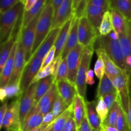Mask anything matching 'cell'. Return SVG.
I'll return each mask as SVG.
<instances>
[{
	"mask_svg": "<svg viewBox=\"0 0 131 131\" xmlns=\"http://www.w3.org/2000/svg\"><path fill=\"white\" fill-rule=\"evenodd\" d=\"M129 80L130 78L126 72H122L112 81L117 90L122 107L126 115L129 104Z\"/></svg>",
	"mask_w": 131,
	"mask_h": 131,
	"instance_id": "8992f818",
	"label": "cell"
},
{
	"mask_svg": "<svg viewBox=\"0 0 131 131\" xmlns=\"http://www.w3.org/2000/svg\"><path fill=\"white\" fill-rule=\"evenodd\" d=\"M90 0H81L75 12V15L79 19L86 16V8L89 3Z\"/></svg>",
	"mask_w": 131,
	"mask_h": 131,
	"instance_id": "ee69618b",
	"label": "cell"
},
{
	"mask_svg": "<svg viewBox=\"0 0 131 131\" xmlns=\"http://www.w3.org/2000/svg\"><path fill=\"white\" fill-rule=\"evenodd\" d=\"M108 10L107 9L99 6H94L91 4H88L86 11V17L91 23L96 31L99 33L100 25L101 24L104 15Z\"/></svg>",
	"mask_w": 131,
	"mask_h": 131,
	"instance_id": "d6986e66",
	"label": "cell"
},
{
	"mask_svg": "<svg viewBox=\"0 0 131 131\" xmlns=\"http://www.w3.org/2000/svg\"><path fill=\"white\" fill-rule=\"evenodd\" d=\"M110 8L121 14L127 21H131V0H110Z\"/></svg>",
	"mask_w": 131,
	"mask_h": 131,
	"instance_id": "7402d4cb",
	"label": "cell"
},
{
	"mask_svg": "<svg viewBox=\"0 0 131 131\" xmlns=\"http://www.w3.org/2000/svg\"><path fill=\"white\" fill-rule=\"evenodd\" d=\"M97 101H85L86 115L87 119L92 129L94 130H101L102 123L101 119L96 110Z\"/></svg>",
	"mask_w": 131,
	"mask_h": 131,
	"instance_id": "44dd1931",
	"label": "cell"
},
{
	"mask_svg": "<svg viewBox=\"0 0 131 131\" xmlns=\"http://www.w3.org/2000/svg\"><path fill=\"white\" fill-rule=\"evenodd\" d=\"M92 130L93 131H102V129H101V130H94V129H92Z\"/></svg>",
	"mask_w": 131,
	"mask_h": 131,
	"instance_id": "be15d7a7",
	"label": "cell"
},
{
	"mask_svg": "<svg viewBox=\"0 0 131 131\" xmlns=\"http://www.w3.org/2000/svg\"><path fill=\"white\" fill-rule=\"evenodd\" d=\"M62 60L63 58L61 55L58 56V57H56L54 58V60H53V72H52V76L54 78L55 77H56L58 70L59 67H60Z\"/></svg>",
	"mask_w": 131,
	"mask_h": 131,
	"instance_id": "7dc6e473",
	"label": "cell"
},
{
	"mask_svg": "<svg viewBox=\"0 0 131 131\" xmlns=\"http://www.w3.org/2000/svg\"><path fill=\"white\" fill-rule=\"evenodd\" d=\"M69 106L67 104L62 97L58 93L57 96L56 97L54 102L53 107H52V112L53 113L54 118H57L58 116L62 115L65 111L68 109Z\"/></svg>",
	"mask_w": 131,
	"mask_h": 131,
	"instance_id": "836d02e7",
	"label": "cell"
},
{
	"mask_svg": "<svg viewBox=\"0 0 131 131\" xmlns=\"http://www.w3.org/2000/svg\"><path fill=\"white\" fill-rule=\"evenodd\" d=\"M6 93V98H11L13 97H19L21 94L20 89V83L8 85L5 88Z\"/></svg>",
	"mask_w": 131,
	"mask_h": 131,
	"instance_id": "f35d334b",
	"label": "cell"
},
{
	"mask_svg": "<svg viewBox=\"0 0 131 131\" xmlns=\"http://www.w3.org/2000/svg\"><path fill=\"white\" fill-rule=\"evenodd\" d=\"M17 47V40L15 42V45L13 47L12 51L8 59L7 60L6 63L4 65L3 68L1 71V75H0V87L1 88H5L8 85L9 81H10L12 74L13 69H14V59H15V53H16Z\"/></svg>",
	"mask_w": 131,
	"mask_h": 131,
	"instance_id": "2e32d148",
	"label": "cell"
},
{
	"mask_svg": "<svg viewBox=\"0 0 131 131\" xmlns=\"http://www.w3.org/2000/svg\"><path fill=\"white\" fill-rule=\"evenodd\" d=\"M94 48L93 46L84 47L83 52L81 63L78 70L76 75V80L75 84L78 90V94L80 95L83 98H85L86 93V75L89 70L91 60L93 56Z\"/></svg>",
	"mask_w": 131,
	"mask_h": 131,
	"instance_id": "277c9868",
	"label": "cell"
},
{
	"mask_svg": "<svg viewBox=\"0 0 131 131\" xmlns=\"http://www.w3.org/2000/svg\"><path fill=\"white\" fill-rule=\"evenodd\" d=\"M115 92H117L116 88L113 84V82L111 81V79L105 74L102 79L100 80L98 89H97L96 99H98L100 97H103L104 96L109 93H115Z\"/></svg>",
	"mask_w": 131,
	"mask_h": 131,
	"instance_id": "f1b7e54d",
	"label": "cell"
},
{
	"mask_svg": "<svg viewBox=\"0 0 131 131\" xmlns=\"http://www.w3.org/2000/svg\"><path fill=\"white\" fill-rule=\"evenodd\" d=\"M0 99H1V101L3 102L6 99V93L5 88H1L0 89Z\"/></svg>",
	"mask_w": 131,
	"mask_h": 131,
	"instance_id": "6f0895ef",
	"label": "cell"
},
{
	"mask_svg": "<svg viewBox=\"0 0 131 131\" xmlns=\"http://www.w3.org/2000/svg\"><path fill=\"white\" fill-rule=\"evenodd\" d=\"M102 131H104V130H102Z\"/></svg>",
	"mask_w": 131,
	"mask_h": 131,
	"instance_id": "e7e4bbea",
	"label": "cell"
},
{
	"mask_svg": "<svg viewBox=\"0 0 131 131\" xmlns=\"http://www.w3.org/2000/svg\"><path fill=\"white\" fill-rule=\"evenodd\" d=\"M43 116L40 112L28 114L22 124V131H29L40 126L43 123Z\"/></svg>",
	"mask_w": 131,
	"mask_h": 131,
	"instance_id": "d4e9b609",
	"label": "cell"
},
{
	"mask_svg": "<svg viewBox=\"0 0 131 131\" xmlns=\"http://www.w3.org/2000/svg\"><path fill=\"white\" fill-rule=\"evenodd\" d=\"M54 16V11L51 0H46L44 7L41 12L37 22L35 38L31 50V56L34 54L51 30Z\"/></svg>",
	"mask_w": 131,
	"mask_h": 131,
	"instance_id": "7a4b0ae2",
	"label": "cell"
},
{
	"mask_svg": "<svg viewBox=\"0 0 131 131\" xmlns=\"http://www.w3.org/2000/svg\"><path fill=\"white\" fill-rule=\"evenodd\" d=\"M127 117L129 130L131 131V76L129 80V104Z\"/></svg>",
	"mask_w": 131,
	"mask_h": 131,
	"instance_id": "c3c4849f",
	"label": "cell"
},
{
	"mask_svg": "<svg viewBox=\"0 0 131 131\" xmlns=\"http://www.w3.org/2000/svg\"><path fill=\"white\" fill-rule=\"evenodd\" d=\"M51 128H52V124H50V125L47 127V129H46L44 131H52L51 130Z\"/></svg>",
	"mask_w": 131,
	"mask_h": 131,
	"instance_id": "6125c7cd",
	"label": "cell"
},
{
	"mask_svg": "<svg viewBox=\"0 0 131 131\" xmlns=\"http://www.w3.org/2000/svg\"><path fill=\"white\" fill-rule=\"evenodd\" d=\"M110 0H90L88 4L104 8L107 10H110Z\"/></svg>",
	"mask_w": 131,
	"mask_h": 131,
	"instance_id": "bcb514c9",
	"label": "cell"
},
{
	"mask_svg": "<svg viewBox=\"0 0 131 131\" xmlns=\"http://www.w3.org/2000/svg\"><path fill=\"white\" fill-rule=\"evenodd\" d=\"M84 49V46L78 43V44L69 52L67 57L66 58L69 69L68 79L74 84L76 80L78 70L81 63Z\"/></svg>",
	"mask_w": 131,
	"mask_h": 131,
	"instance_id": "30bf717a",
	"label": "cell"
},
{
	"mask_svg": "<svg viewBox=\"0 0 131 131\" xmlns=\"http://www.w3.org/2000/svg\"><path fill=\"white\" fill-rule=\"evenodd\" d=\"M86 84H89V85H92V84H93L95 83L94 78L86 77Z\"/></svg>",
	"mask_w": 131,
	"mask_h": 131,
	"instance_id": "91938a15",
	"label": "cell"
},
{
	"mask_svg": "<svg viewBox=\"0 0 131 131\" xmlns=\"http://www.w3.org/2000/svg\"><path fill=\"white\" fill-rule=\"evenodd\" d=\"M17 40V47L16 53L14 59L12 74L9 81L8 85L15 84V83H20V78L26 65L24 48L21 41V30L18 35Z\"/></svg>",
	"mask_w": 131,
	"mask_h": 131,
	"instance_id": "52a82bcc",
	"label": "cell"
},
{
	"mask_svg": "<svg viewBox=\"0 0 131 131\" xmlns=\"http://www.w3.org/2000/svg\"><path fill=\"white\" fill-rule=\"evenodd\" d=\"M63 1V0H51V3H52V6H53L54 11V15L57 12L58 9L59 8L61 4L62 3Z\"/></svg>",
	"mask_w": 131,
	"mask_h": 131,
	"instance_id": "db71d44e",
	"label": "cell"
},
{
	"mask_svg": "<svg viewBox=\"0 0 131 131\" xmlns=\"http://www.w3.org/2000/svg\"><path fill=\"white\" fill-rule=\"evenodd\" d=\"M119 107H120V101L118 97L117 101L114 104L111 110H110L106 120L102 125L116 127L119 116Z\"/></svg>",
	"mask_w": 131,
	"mask_h": 131,
	"instance_id": "4dcf8cb0",
	"label": "cell"
},
{
	"mask_svg": "<svg viewBox=\"0 0 131 131\" xmlns=\"http://www.w3.org/2000/svg\"><path fill=\"white\" fill-rule=\"evenodd\" d=\"M102 98H103L104 101L106 103L107 107L110 110L112 106H113L114 104L117 101L118 99V92L111 93L104 96Z\"/></svg>",
	"mask_w": 131,
	"mask_h": 131,
	"instance_id": "7bdbcfd3",
	"label": "cell"
},
{
	"mask_svg": "<svg viewBox=\"0 0 131 131\" xmlns=\"http://www.w3.org/2000/svg\"><path fill=\"white\" fill-rule=\"evenodd\" d=\"M81 1V0H73V10H74V14H75V11H76V9L78 8Z\"/></svg>",
	"mask_w": 131,
	"mask_h": 131,
	"instance_id": "680465c9",
	"label": "cell"
},
{
	"mask_svg": "<svg viewBox=\"0 0 131 131\" xmlns=\"http://www.w3.org/2000/svg\"><path fill=\"white\" fill-rule=\"evenodd\" d=\"M49 125H45V124H42L40 126L38 127H37V128H35V129H31V130H30L29 131H44L46 129H47V127L49 126Z\"/></svg>",
	"mask_w": 131,
	"mask_h": 131,
	"instance_id": "9f6ffc18",
	"label": "cell"
},
{
	"mask_svg": "<svg viewBox=\"0 0 131 131\" xmlns=\"http://www.w3.org/2000/svg\"><path fill=\"white\" fill-rule=\"evenodd\" d=\"M55 54H56V47L54 46L50 50L49 52L47 53V54L46 55V57L43 58V63H42L40 69H44L45 67L48 66L49 64H51L53 61V60L55 58Z\"/></svg>",
	"mask_w": 131,
	"mask_h": 131,
	"instance_id": "f6af8a7d",
	"label": "cell"
},
{
	"mask_svg": "<svg viewBox=\"0 0 131 131\" xmlns=\"http://www.w3.org/2000/svg\"><path fill=\"white\" fill-rule=\"evenodd\" d=\"M40 13L38 14L25 28L21 29V41L24 48L26 63L29 62L31 58V50L35 38L36 28Z\"/></svg>",
	"mask_w": 131,
	"mask_h": 131,
	"instance_id": "ba28073f",
	"label": "cell"
},
{
	"mask_svg": "<svg viewBox=\"0 0 131 131\" xmlns=\"http://www.w3.org/2000/svg\"><path fill=\"white\" fill-rule=\"evenodd\" d=\"M56 84L58 94L62 97L68 106H71L74 102L75 97L78 93L75 84L69 79L60 81L56 83Z\"/></svg>",
	"mask_w": 131,
	"mask_h": 131,
	"instance_id": "5bb4252c",
	"label": "cell"
},
{
	"mask_svg": "<svg viewBox=\"0 0 131 131\" xmlns=\"http://www.w3.org/2000/svg\"><path fill=\"white\" fill-rule=\"evenodd\" d=\"M61 28H54L50 31L48 35L46 37L44 40L42 42L40 46L38 48V49L36 51L34 54L31 56L32 58H39L43 59L46 57L50 50L51 49L52 47L54 46L55 42L57 38L58 35L59 34Z\"/></svg>",
	"mask_w": 131,
	"mask_h": 131,
	"instance_id": "9a60e30c",
	"label": "cell"
},
{
	"mask_svg": "<svg viewBox=\"0 0 131 131\" xmlns=\"http://www.w3.org/2000/svg\"><path fill=\"white\" fill-rule=\"evenodd\" d=\"M43 59L32 58L26 63L20 80V89L21 93L32 84L35 77L40 70Z\"/></svg>",
	"mask_w": 131,
	"mask_h": 131,
	"instance_id": "9c48e42d",
	"label": "cell"
},
{
	"mask_svg": "<svg viewBox=\"0 0 131 131\" xmlns=\"http://www.w3.org/2000/svg\"><path fill=\"white\" fill-rule=\"evenodd\" d=\"M38 82L32 83L19 96V116L21 126L34 103L36 88Z\"/></svg>",
	"mask_w": 131,
	"mask_h": 131,
	"instance_id": "8fae6325",
	"label": "cell"
},
{
	"mask_svg": "<svg viewBox=\"0 0 131 131\" xmlns=\"http://www.w3.org/2000/svg\"><path fill=\"white\" fill-rule=\"evenodd\" d=\"M68 74H69V69H68L67 58L63 59L54 78V82L57 83L60 81L68 79Z\"/></svg>",
	"mask_w": 131,
	"mask_h": 131,
	"instance_id": "8d00e7d4",
	"label": "cell"
},
{
	"mask_svg": "<svg viewBox=\"0 0 131 131\" xmlns=\"http://www.w3.org/2000/svg\"><path fill=\"white\" fill-rule=\"evenodd\" d=\"M99 33L91 24L86 16L79 19L78 26V43L84 47L94 46Z\"/></svg>",
	"mask_w": 131,
	"mask_h": 131,
	"instance_id": "5b68a950",
	"label": "cell"
},
{
	"mask_svg": "<svg viewBox=\"0 0 131 131\" xmlns=\"http://www.w3.org/2000/svg\"><path fill=\"white\" fill-rule=\"evenodd\" d=\"M24 11V4L20 1L6 12L1 14L0 38L1 43L10 38L17 22L23 15Z\"/></svg>",
	"mask_w": 131,
	"mask_h": 131,
	"instance_id": "3957f363",
	"label": "cell"
},
{
	"mask_svg": "<svg viewBox=\"0 0 131 131\" xmlns=\"http://www.w3.org/2000/svg\"><path fill=\"white\" fill-rule=\"evenodd\" d=\"M79 18L77 17L75 15H74L69 37H68L66 44H65L62 53H61V56H62L63 59L66 58L69 52L78 44V26H79Z\"/></svg>",
	"mask_w": 131,
	"mask_h": 131,
	"instance_id": "ac0fdd59",
	"label": "cell"
},
{
	"mask_svg": "<svg viewBox=\"0 0 131 131\" xmlns=\"http://www.w3.org/2000/svg\"><path fill=\"white\" fill-rule=\"evenodd\" d=\"M94 70H93L92 69H90L88 71L87 73L86 77H91V78H93V75H94Z\"/></svg>",
	"mask_w": 131,
	"mask_h": 131,
	"instance_id": "94428289",
	"label": "cell"
},
{
	"mask_svg": "<svg viewBox=\"0 0 131 131\" xmlns=\"http://www.w3.org/2000/svg\"><path fill=\"white\" fill-rule=\"evenodd\" d=\"M74 15L73 0H63L55 14L51 29L61 28L63 24Z\"/></svg>",
	"mask_w": 131,
	"mask_h": 131,
	"instance_id": "4fadbf2b",
	"label": "cell"
},
{
	"mask_svg": "<svg viewBox=\"0 0 131 131\" xmlns=\"http://www.w3.org/2000/svg\"><path fill=\"white\" fill-rule=\"evenodd\" d=\"M17 38L16 37H10L8 40L1 43V52H0V70L1 71L11 54L13 47L17 40Z\"/></svg>",
	"mask_w": 131,
	"mask_h": 131,
	"instance_id": "f546056e",
	"label": "cell"
},
{
	"mask_svg": "<svg viewBox=\"0 0 131 131\" xmlns=\"http://www.w3.org/2000/svg\"><path fill=\"white\" fill-rule=\"evenodd\" d=\"M114 30L111 19L110 10L104 14L101 24L99 29V34L101 36H106Z\"/></svg>",
	"mask_w": 131,
	"mask_h": 131,
	"instance_id": "d6a6232c",
	"label": "cell"
},
{
	"mask_svg": "<svg viewBox=\"0 0 131 131\" xmlns=\"http://www.w3.org/2000/svg\"><path fill=\"white\" fill-rule=\"evenodd\" d=\"M78 131H93L90 125L89 124V122H88L86 115L84 116L81 125L80 127L78 129Z\"/></svg>",
	"mask_w": 131,
	"mask_h": 131,
	"instance_id": "681fc988",
	"label": "cell"
},
{
	"mask_svg": "<svg viewBox=\"0 0 131 131\" xmlns=\"http://www.w3.org/2000/svg\"><path fill=\"white\" fill-rule=\"evenodd\" d=\"M94 72L96 76L99 80H101L105 74V66L103 60L101 56H98L94 67Z\"/></svg>",
	"mask_w": 131,
	"mask_h": 131,
	"instance_id": "ab89813d",
	"label": "cell"
},
{
	"mask_svg": "<svg viewBox=\"0 0 131 131\" xmlns=\"http://www.w3.org/2000/svg\"><path fill=\"white\" fill-rule=\"evenodd\" d=\"M38 0H23L22 2L24 4V11H29L37 4Z\"/></svg>",
	"mask_w": 131,
	"mask_h": 131,
	"instance_id": "f907efd6",
	"label": "cell"
},
{
	"mask_svg": "<svg viewBox=\"0 0 131 131\" xmlns=\"http://www.w3.org/2000/svg\"><path fill=\"white\" fill-rule=\"evenodd\" d=\"M73 111L77 127L79 129L86 115V107L85 100L78 93L75 97L73 102Z\"/></svg>",
	"mask_w": 131,
	"mask_h": 131,
	"instance_id": "603a6c76",
	"label": "cell"
},
{
	"mask_svg": "<svg viewBox=\"0 0 131 131\" xmlns=\"http://www.w3.org/2000/svg\"><path fill=\"white\" fill-rule=\"evenodd\" d=\"M52 72H53V61L51 64H49L48 66L45 67L44 69H40L39 70V72L37 73L36 76L35 77L32 83H37L41 79H44V78H47L49 75H52Z\"/></svg>",
	"mask_w": 131,
	"mask_h": 131,
	"instance_id": "74e56055",
	"label": "cell"
},
{
	"mask_svg": "<svg viewBox=\"0 0 131 131\" xmlns=\"http://www.w3.org/2000/svg\"><path fill=\"white\" fill-rule=\"evenodd\" d=\"M63 131H78L73 111L68 118L67 121L64 127Z\"/></svg>",
	"mask_w": 131,
	"mask_h": 131,
	"instance_id": "b9f144b4",
	"label": "cell"
},
{
	"mask_svg": "<svg viewBox=\"0 0 131 131\" xmlns=\"http://www.w3.org/2000/svg\"><path fill=\"white\" fill-rule=\"evenodd\" d=\"M74 16L69 19L68 21H67L65 24H63L62 27L60 29L59 34L58 35L57 38L55 42L54 46L56 47V54H55V58L61 55L64 47H65V44H66L67 40L69 37V33H70V28H71L73 18Z\"/></svg>",
	"mask_w": 131,
	"mask_h": 131,
	"instance_id": "ffe728a7",
	"label": "cell"
},
{
	"mask_svg": "<svg viewBox=\"0 0 131 131\" xmlns=\"http://www.w3.org/2000/svg\"><path fill=\"white\" fill-rule=\"evenodd\" d=\"M119 40L125 59L131 56V21H127L126 30L119 35Z\"/></svg>",
	"mask_w": 131,
	"mask_h": 131,
	"instance_id": "83f0119b",
	"label": "cell"
},
{
	"mask_svg": "<svg viewBox=\"0 0 131 131\" xmlns=\"http://www.w3.org/2000/svg\"><path fill=\"white\" fill-rule=\"evenodd\" d=\"M73 111V104L68 107L67 110L60 116L55 119L54 121L52 123V131H63L64 127L66 124L69 115Z\"/></svg>",
	"mask_w": 131,
	"mask_h": 131,
	"instance_id": "1f68e13d",
	"label": "cell"
},
{
	"mask_svg": "<svg viewBox=\"0 0 131 131\" xmlns=\"http://www.w3.org/2000/svg\"><path fill=\"white\" fill-rule=\"evenodd\" d=\"M54 82V78L52 75H49L38 81L37 88H36L35 95L34 103L32 107L37 106L41 99L48 92Z\"/></svg>",
	"mask_w": 131,
	"mask_h": 131,
	"instance_id": "cb8c5ba5",
	"label": "cell"
},
{
	"mask_svg": "<svg viewBox=\"0 0 131 131\" xmlns=\"http://www.w3.org/2000/svg\"><path fill=\"white\" fill-rule=\"evenodd\" d=\"M110 12L114 31L118 36L120 35L126 30L127 20L121 14L113 9H110Z\"/></svg>",
	"mask_w": 131,
	"mask_h": 131,
	"instance_id": "4316f807",
	"label": "cell"
},
{
	"mask_svg": "<svg viewBox=\"0 0 131 131\" xmlns=\"http://www.w3.org/2000/svg\"><path fill=\"white\" fill-rule=\"evenodd\" d=\"M119 101H120V100H119ZM116 128H117L118 131H130L129 124H128L127 117L126 114L125 113L122 107L120 101V107H119V116Z\"/></svg>",
	"mask_w": 131,
	"mask_h": 131,
	"instance_id": "d590c367",
	"label": "cell"
},
{
	"mask_svg": "<svg viewBox=\"0 0 131 131\" xmlns=\"http://www.w3.org/2000/svg\"><path fill=\"white\" fill-rule=\"evenodd\" d=\"M46 0H38L35 5L29 11H24L23 15V24L22 29L25 28L38 14L42 12V9L44 7Z\"/></svg>",
	"mask_w": 131,
	"mask_h": 131,
	"instance_id": "484cf974",
	"label": "cell"
},
{
	"mask_svg": "<svg viewBox=\"0 0 131 131\" xmlns=\"http://www.w3.org/2000/svg\"><path fill=\"white\" fill-rule=\"evenodd\" d=\"M8 108V102L7 101H4L3 104L1 105V110H0V127H1V124H2L3 120L5 115L6 114V111H7Z\"/></svg>",
	"mask_w": 131,
	"mask_h": 131,
	"instance_id": "f5cc1de1",
	"label": "cell"
},
{
	"mask_svg": "<svg viewBox=\"0 0 131 131\" xmlns=\"http://www.w3.org/2000/svg\"><path fill=\"white\" fill-rule=\"evenodd\" d=\"M55 120L54 117L53 113H52V111L48 113L46 115H44L43 116V123L42 124H45V125H50L51 124H52L54 121Z\"/></svg>",
	"mask_w": 131,
	"mask_h": 131,
	"instance_id": "816d5d0a",
	"label": "cell"
},
{
	"mask_svg": "<svg viewBox=\"0 0 131 131\" xmlns=\"http://www.w3.org/2000/svg\"><path fill=\"white\" fill-rule=\"evenodd\" d=\"M23 0H1L0 2V13L6 12Z\"/></svg>",
	"mask_w": 131,
	"mask_h": 131,
	"instance_id": "60d3db41",
	"label": "cell"
},
{
	"mask_svg": "<svg viewBox=\"0 0 131 131\" xmlns=\"http://www.w3.org/2000/svg\"><path fill=\"white\" fill-rule=\"evenodd\" d=\"M95 101H97L96 110H97V112L98 113L99 116L101 123L102 124L104 122L105 120H106V118H107V115H108L109 112H110V110H109L108 107L106 106L102 97H100L98 99H96Z\"/></svg>",
	"mask_w": 131,
	"mask_h": 131,
	"instance_id": "e575fe53",
	"label": "cell"
},
{
	"mask_svg": "<svg viewBox=\"0 0 131 131\" xmlns=\"http://www.w3.org/2000/svg\"><path fill=\"white\" fill-rule=\"evenodd\" d=\"M95 51L96 54L98 56H101L103 60L105 66V74L109 77L111 81H112L117 75L121 74L122 70L116 66V64L112 61L110 56L107 55L106 51L101 48H97L94 50Z\"/></svg>",
	"mask_w": 131,
	"mask_h": 131,
	"instance_id": "e0dca14e",
	"label": "cell"
},
{
	"mask_svg": "<svg viewBox=\"0 0 131 131\" xmlns=\"http://www.w3.org/2000/svg\"><path fill=\"white\" fill-rule=\"evenodd\" d=\"M58 94L57 87L55 82L52 84L48 92L44 95L43 97L38 102L35 107H32L29 113L35 112H40L43 115L52 111L56 97ZM28 113V114H29Z\"/></svg>",
	"mask_w": 131,
	"mask_h": 131,
	"instance_id": "7c38bea8",
	"label": "cell"
},
{
	"mask_svg": "<svg viewBox=\"0 0 131 131\" xmlns=\"http://www.w3.org/2000/svg\"><path fill=\"white\" fill-rule=\"evenodd\" d=\"M94 50L103 49L112 61L122 71L126 72L125 58L119 40V36L115 31L106 36L99 35L93 46Z\"/></svg>",
	"mask_w": 131,
	"mask_h": 131,
	"instance_id": "6da1fadb",
	"label": "cell"
},
{
	"mask_svg": "<svg viewBox=\"0 0 131 131\" xmlns=\"http://www.w3.org/2000/svg\"><path fill=\"white\" fill-rule=\"evenodd\" d=\"M102 130L104 131H118L117 128L115 127L104 125H102Z\"/></svg>",
	"mask_w": 131,
	"mask_h": 131,
	"instance_id": "11a10c76",
	"label": "cell"
}]
</instances>
